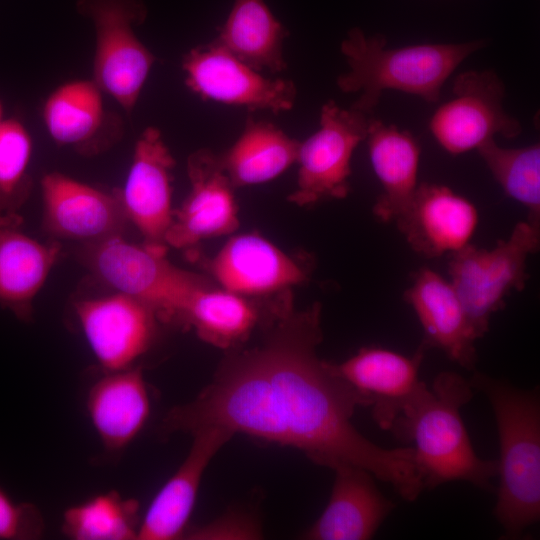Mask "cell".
<instances>
[{
    "instance_id": "1",
    "label": "cell",
    "mask_w": 540,
    "mask_h": 540,
    "mask_svg": "<svg viewBox=\"0 0 540 540\" xmlns=\"http://www.w3.org/2000/svg\"><path fill=\"white\" fill-rule=\"evenodd\" d=\"M260 328L262 340L230 350L212 382L166 414L161 433H244L296 448L332 470L362 467L404 500H416L424 485L413 448L387 449L363 436L351 421L357 394L317 355L320 304L297 311L288 292Z\"/></svg>"
},
{
    "instance_id": "2",
    "label": "cell",
    "mask_w": 540,
    "mask_h": 540,
    "mask_svg": "<svg viewBox=\"0 0 540 540\" xmlns=\"http://www.w3.org/2000/svg\"><path fill=\"white\" fill-rule=\"evenodd\" d=\"M473 396L470 382L442 372L426 384L389 431L413 443L424 489L451 481H467L491 490L497 461L480 458L472 446L460 410Z\"/></svg>"
},
{
    "instance_id": "3",
    "label": "cell",
    "mask_w": 540,
    "mask_h": 540,
    "mask_svg": "<svg viewBox=\"0 0 540 540\" xmlns=\"http://www.w3.org/2000/svg\"><path fill=\"white\" fill-rule=\"evenodd\" d=\"M470 384L487 396L495 415L500 459L494 514L505 538L515 539L540 518L539 394L481 373Z\"/></svg>"
},
{
    "instance_id": "4",
    "label": "cell",
    "mask_w": 540,
    "mask_h": 540,
    "mask_svg": "<svg viewBox=\"0 0 540 540\" xmlns=\"http://www.w3.org/2000/svg\"><path fill=\"white\" fill-rule=\"evenodd\" d=\"M386 44L382 35L366 36L353 28L340 46L349 69L337 78V86L344 93H358L351 107L368 115L389 89L437 102L448 77L484 45L478 40L389 49Z\"/></svg>"
},
{
    "instance_id": "5",
    "label": "cell",
    "mask_w": 540,
    "mask_h": 540,
    "mask_svg": "<svg viewBox=\"0 0 540 540\" xmlns=\"http://www.w3.org/2000/svg\"><path fill=\"white\" fill-rule=\"evenodd\" d=\"M540 227L518 222L506 240L492 249L467 244L450 254L449 282L459 297L476 339L489 330L491 316L504 307L512 291L529 278L527 261L538 252Z\"/></svg>"
},
{
    "instance_id": "6",
    "label": "cell",
    "mask_w": 540,
    "mask_h": 540,
    "mask_svg": "<svg viewBox=\"0 0 540 540\" xmlns=\"http://www.w3.org/2000/svg\"><path fill=\"white\" fill-rule=\"evenodd\" d=\"M87 262L114 291L155 310L160 321L177 322L191 298L210 282L176 267L166 253L126 241L121 235L90 244Z\"/></svg>"
},
{
    "instance_id": "7",
    "label": "cell",
    "mask_w": 540,
    "mask_h": 540,
    "mask_svg": "<svg viewBox=\"0 0 540 540\" xmlns=\"http://www.w3.org/2000/svg\"><path fill=\"white\" fill-rule=\"evenodd\" d=\"M76 7L95 28L93 81L131 114L156 60L134 30L146 19L145 4L142 0H77Z\"/></svg>"
},
{
    "instance_id": "8",
    "label": "cell",
    "mask_w": 540,
    "mask_h": 540,
    "mask_svg": "<svg viewBox=\"0 0 540 540\" xmlns=\"http://www.w3.org/2000/svg\"><path fill=\"white\" fill-rule=\"evenodd\" d=\"M371 118L333 100L322 106L319 128L299 144L297 183L290 202L304 207L348 196L352 156L365 140Z\"/></svg>"
},
{
    "instance_id": "9",
    "label": "cell",
    "mask_w": 540,
    "mask_h": 540,
    "mask_svg": "<svg viewBox=\"0 0 540 540\" xmlns=\"http://www.w3.org/2000/svg\"><path fill=\"white\" fill-rule=\"evenodd\" d=\"M453 94L429 123L433 137L448 153L477 149L497 134L510 139L521 133L520 122L504 110V84L494 71L460 73Z\"/></svg>"
},
{
    "instance_id": "10",
    "label": "cell",
    "mask_w": 540,
    "mask_h": 540,
    "mask_svg": "<svg viewBox=\"0 0 540 540\" xmlns=\"http://www.w3.org/2000/svg\"><path fill=\"white\" fill-rule=\"evenodd\" d=\"M182 69L186 86L204 100L273 113L296 101L293 81L265 77L213 42L187 52Z\"/></svg>"
},
{
    "instance_id": "11",
    "label": "cell",
    "mask_w": 540,
    "mask_h": 540,
    "mask_svg": "<svg viewBox=\"0 0 540 540\" xmlns=\"http://www.w3.org/2000/svg\"><path fill=\"white\" fill-rule=\"evenodd\" d=\"M175 160L161 131L146 127L138 137L120 201L127 218L141 233L145 246L166 253L173 220L172 182Z\"/></svg>"
},
{
    "instance_id": "12",
    "label": "cell",
    "mask_w": 540,
    "mask_h": 540,
    "mask_svg": "<svg viewBox=\"0 0 540 540\" xmlns=\"http://www.w3.org/2000/svg\"><path fill=\"white\" fill-rule=\"evenodd\" d=\"M75 313L105 372L133 367L153 343L160 320L153 308L117 291L77 301Z\"/></svg>"
},
{
    "instance_id": "13",
    "label": "cell",
    "mask_w": 540,
    "mask_h": 540,
    "mask_svg": "<svg viewBox=\"0 0 540 540\" xmlns=\"http://www.w3.org/2000/svg\"><path fill=\"white\" fill-rule=\"evenodd\" d=\"M426 346L412 356L381 347H363L341 363H332L333 372L358 396L360 406L371 408L377 425L390 430L426 383L419 369Z\"/></svg>"
},
{
    "instance_id": "14",
    "label": "cell",
    "mask_w": 540,
    "mask_h": 540,
    "mask_svg": "<svg viewBox=\"0 0 540 540\" xmlns=\"http://www.w3.org/2000/svg\"><path fill=\"white\" fill-rule=\"evenodd\" d=\"M190 191L174 210L167 246L189 249L200 241L232 233L239 226L235 187L218 155L203 148L187 160Z\"/></svg>"
},
{
    "instance_id": "15",
    "label": "cell",
    "mask_w": 540,
    "mask_h": 540,
    "mask_svg": "<svg viewBox=\"0 0 540 540\" xmlns=\"http://www.w3.org/2000/svg\"><path fill=\"white\" fill-rule=\"evenodd\" d=\"M41 192L44 227L60 239L95 244L121 235L127 222L118 190L50 172L41 180Z\"/></svg>"
},
{
    "instance_id": "16",
    "label": "cell",
    "mask_w": 540,
    "mask_h": 540,
    "mask_svg": "<svg viewBox=\"0 0 540 540\" xmlns=\"http://www.w3.org/2000/svg\"><path fill=\"white\" fill-rule=\"evenodd\" d=\"M103 95L93 79L72 80L55 88L42 107L51 139L84 156L98 155L115 145L122 137L123 123L106 110Z\"/></svg>"
},
{
    "instance_id": "17",
    "label": "cell",
    "mask_w": 540,
    "mask_h": 540,
    "mask_svg": "<svg viewBox=\"0 0 540 540\" xmlns=\"http://www.w3.org/2000/svg\"><path fill=\"white\" fill-rule=\"evenodd\" d=\"M394 222L414 252L434 258L469 244L478 224V211L449 187L421 183Z\"/></svg>"
},
{
    "instance_id": "18",
    "label": "cell",
    "mask_w": 540,
    "mask_h": 540,
    "mask_svg": "<svg viewBox=\"0 0 540 540\" xmlns=\"http://www.w3.org/2000/svg\"><path fill=\"white\" fill-rule=\"evenodd\" d=\"M209 268L223 289L245 297L281 293L307 279L298 261L254 233L229 239Z\"/></svg>"
},
{
    "instance_id": "19",
    "label": "cell",
    "mask_w": 540,
    "mask_h": 540,
    "mask_svg": "<svg viewBox=\"0 0 540 540\" xmlns=\"http://www.w3.org/2000/svg\"><path fill=\"white\" fill-rule=\"evenodd\" d=\"M192 436L187 457L141 517L138 540L184 538L204 471L218 450L233 437L214 427L199 430Z\"/></svg>"
},
{
    "instance_id": "20",
    "label": "cell",
    "mask_w": 540,
    "mask_h": 540,
    "mask_svg": "<svg viewBox=\"0 0 540 540\" xmlns=\"http://www.w3.org/2000/svg\"><path fill=\"white\" fill-rule=\"evenodd\" d=\"M404 298L421 324L423 344L439 348L450 360L473 369L477 339L451 283L434 270L422 267L414 273Z\"/></svg>"
},
{
    "instance_id": "21",
    "label": "cell",
    "mask_w": 540,
    "mask_h": 540,
    "mask_svg": "<svg viewBox=\"0 0 540 540\" xmlns=\"http://www.w3.org/2000/svg\"><path fill=\"white\" fill-rule=\"evenodd\" d=\"M329 501L303 534L309 540H367L374 536L394 504L377 488L374 476L355 465L334 469Z\"/></svg>"
},
{
    "instance_id": "22",
    "label": "cell",
    "mask_w": 540,
    "mask_h": 540,
    "mask_svg": "<svg viewBox=\"0 0 540 540\" xmlns=\"http://www.w3.org/2000/svg\"><path fill=\"white\" fill-rule=\"evenodd\" d=\"M91 423L104 448L122 452L149 418L151 403L140 367L105 372L87 397Z\"/></svg>"
},
{
    "instance_id": "23",
    "label": "cell",
    "mask_w": 540,
    "mask_h": 540,
    "mask_svg": "<svg viewBox=\"0 0 540 540\" xmlns=\"http://www.w3.org/2000/svg\"><path fill=\"white\" fill-rule=\"evenodd\" d=\"M370 162L382 192L373 214L382 222L395 221L417 190L420 146L408 132L371 118L367 136Z\"/></svg>"
},
{
    "instance_id": "24",
    "label": "cell",
    "mask_w": 540,
    "mask_h": 540,
    "mask_svg": "<svg viewBox=\"0 0 540 540\" xmlns=\"http://www.w3.org/2000/svg\"><path fill=\"white\" fill-rule=\"evenodd\" d=\"M58 243H41L20 226L0 227V306L29 320L32 303L58 260Z\"/></svg>"
},
{
    "instance_id": "25",
    "label": "cell",
    "mask_w": 540,
    "mask_h": 540,
    "mask_svg": "<svg viewBox=\"0 0 540 540\" xmlns=\"http://www.w3.org/2000/svg\"><path fill=\"white\" fill-rule=\"evenodd\" d=\"M287 36L265 0H235L212 42L255 70L276 74L287 68L283 55Z\"/></svg>"
},
{
    "instance_id": "26",
    "label": "cell",
    "mask_w": 540,
    "mask_h": 540,
    "mask_svg": "<svg viewBox=\"0 0 540 540\" xmlns=\"http://www.w3.org/2000/svg\"><path fill=\"white\" fill-rule=\"evenodd\" d=\"M300 141L275 124L249 117L220 164L235 188L273 180L297 160Z\"/></svg>"
},
{
    "instance_id": "27",
    "label": "cell",
    "mask_w": 540,
    "mask_h": 540,
    "mask_svg": "<svg viewBox=\"0 0 540 540\" xmlns=\"http://www.w3.org/2000/svg\"><path fill=\"white\" fill-rule=\"evenodd\" d=\"M263 321L264 305L211 284L191 298L179 319L201 340L227 351L242 347Z\"/></svg>"
},
{
    "instance_id": "28",
    "label": "cell",
    "mask_w": 540,
    "mask_h": 540,
    "mask_svg": "<svg viewBox=\"0 0 540 540\" xmlns=\"http://www.w3.org/2000/svg\"><path fill=\"white\" fill-rule=\"evenodd\" d=\"M137 500L116 491L96 495L69 507L62 532L74 540H134L141 522Z\"/></svg>"
},
{
    "instance_id": "29",
    "label": "cell",
    "mask_w": 540,
    "mask_h": 540,
    "mask_svg": "<svg viewBox=\"0 0 540 540\" xmlns=\"http://www.w3.org/2000/svg\"><path fill=\"white\" fill-rule=\"evenodd\" d=\"M476 150L505 194L527 209V222L540 227L539 144L503 148L492 139Z\"/></svg>"
},
{
    "instance_id": "30",
    "label": "cell",
    "mask_w": 540,
    "mask_h": 540,
    "mask_svg": "<svg viewBox=\"0 0 540 540\" xmlns=\"http://www.w3.org/2000/svg\"><path fill=\"white\" fill-rule=\"evenodd\" d=\"M32 139L16 119H5L0 127V227L20 226V208L31 190L28 173Z\"/></svg>"
},
{
    "instance_id": "31",
    "label": "cell",
    "mask_w": 540,
    "mask_h": 540,
    "mask_svg": "<svg viewBox=\"0 0 540 540\" xmlns=\"http://www.w3.org/2000/svg\"><path fill=\"white\" fill-rule=\"evenodd\" d=\"M44 519L36 505L14 501L0 487V540H34L43 536Z\"/></svg>"
},
{
    "instance_id": "32",
    "label": "cell",
    "mask_w": 540,
    "mask_h": 540,
    "mask_svg": "<svg viewBox=\"0 0 540 540\" xmlns=\"http://www.w3.org/2000/svg\"><path fill=\"white\" fill-rule=\"evenodd\" d=\"M260 528L253 520L240 514H227L203 527L188 529L187 539H256Z\"/></svg>"
},
{
    "instance_id": "33",
    "label": "cell",
    "mask_w": 540,
    "mask_h": 540,
    "mask_svg": "<svg viewBox=\"0 0 540 540\" xmlns=\"http://www.w3.org/2000/svg\"><path fill=\"white\" fill-rule=\"evenodd\" d=\"M4 117H3V106H2V103L0 101V127L2 126L3 122H4Z\"/></svg>"
}]
</instances>
